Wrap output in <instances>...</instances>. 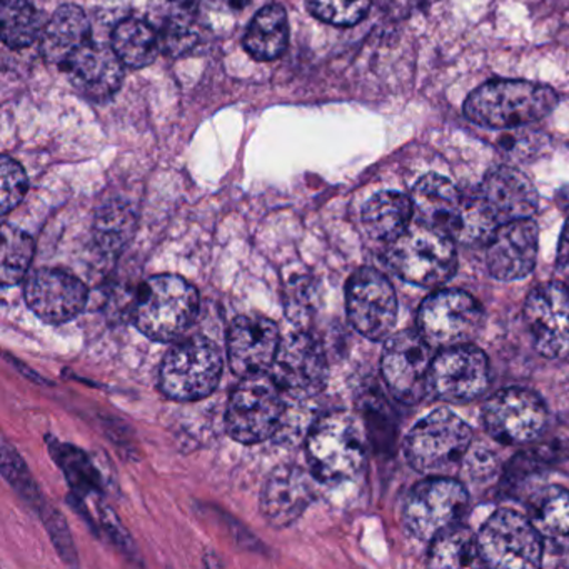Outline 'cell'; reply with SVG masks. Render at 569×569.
<instances>
[{
  "label": "cell",
  "instance_id": "obj_1",
  "mask_svg": "<svg viewBox=\"0 0 569 569\" xmlns=\"http://www.w3.org/2000/svg\"><path fill=\"white\" fill-rule=\"evenodd\" d=\"M558 106V96L548 86L528 81H492L469 94L465 114L472 124L486 129H518L541 121Z\"/></svg>",
  "mask_w": 569,
  "mask_h": 569
},
{
  "label": "cell",
  "instance_id": "obj_2",
  "mask_svg": "<svg viewBox=\"0 0 569 569\" xmlns=\"http://www.w3.org/2000/svg\"><path fill=\"white\" fill-rule=\"evenodd\" d=\"M198 311L194 286L179 276H154L139 289L134 322L152 341L171 342L191 328Z\"/></svg>",
  "mask_w": 569,
  "mask_h": 569
},
{
  "label": "cell",
  "instance_id": "obj_3",
  "mask_svg": "<svg viewBox=\"0 0 569 569\" xmlns=\"http://www.w3.org/2000/svg\"><path fill=\"white\" fill-rule=\"evenodd\" d=\"M368 441L361 422L345 411L322 416L308 436V461L322 482L355 478L366 461Z\"/></svg>",
  "mask_w": 569,
  "mask_h": 569
},
{
  "label": "cell",
  "instance_id": "obj_4",
  "mask_svg": "<svg viewBox=\"0 0 569 569\" xmlns=\"http://www.w3.org/2000/svg\"><path fill=\"white\" fill-rule=\"evenodd\" d=\"M471 442L472 431L465 419L448 409H438L419 419L406 436L405 455L421 475L451 476Z\"/></svg>",
  "mask_w": 569,
  "mask_h": 569
},
{
  "label": "cell",
  "instance_id": "obj_5",
  "mask_svg": "<svg viewBox=\"0 0 569 569\" xmlns=\"http://www.w3.org/2000/svg\"><path fill=\"white\" fill-rule=\"evenodd\" d=\"M388 262L402 281L421 288H438L448 282L458 268L455 239L419 222L389 242Z\"/></svg>",
  "mask_w": 569,
  "mask_h": 569
},
{
  "label": "cell",
  "instance_id": "obj_6",
  "mask_svg": "<svg viewBox=\"0 0 569 569\" xmlns=\"http://www.w3.org/2000/svg\"><path fill=\"white\" fill-rule=\"evenodd\" d=\"M282 396L278 382L266 372L244 378L229 401V435L242 445H258L274 436L284 415Z\"/></svg>",
  "mask_w": 569,
  "mask_h": 569
},
{
  "label": "cell",
  "instance_id": "obj_7",
  "mask_svg": "<svg viewBox=\"0 0 569 569\" xmlns=\"http://www.w3.org/2000/svg\"><path fill=\"white\" fill-rule=\"evenodd\" d=\"M222 356L206 338L179 342L161 366V389L174 401L208 398L221 381Z\"/></svg>",
  "mask_w": 569,
  "mask_h": 569
},
{
  "label": "cell",
  "instance_id": "obj_8",
  "mask_svg": "<svg viewBox=\"0 0 569 569\" xmlns=\"http://www.w3.org/2000/svg\"><path fill=\"white\" fill-rule=\"evenodd\" d=\"M482 565L491 568H538L542 561V538L531 519L512 509H498L478 535Z\"/></svg>",
  "mask_w": 569,
  "mask_h": 569
},
{
  "label": "cell",
  "instance_id": "obj_9",
  "mask_svg": "<svg viewBox=\"0 0 569 569\" xmlns=\"http://www.w3.org/2000/svg\"><path fill=\"white\" fill-rule=\"evenodd\" d=\"M481 305L468 292L442 289L425 299L418 312V329L422 338L441 349L471 345L482 328Z\"/></svg>",
  "mask_w": 569,
  "mask_h": 569
},
{
  "label": "cell",
  "instance_id": "obj_10",
  "mask_svg": "<svg viewBox=\"0 0 569 569\" xmlns=\"http://www.w3.org/2000/svg\"><path fill=\"white\" fill-rule=\"evenodd\" d=\"M468 506V491L449 476H429L409 492L402 521L409 535L432 541L439 532L458 525Z\"/></svg>",
  "mask_w": 569,
  "mask_h": 569
},
{
  "label": "cell",
  "instance_id": "obj_11",
  "mask_svg": "<svg viewBox=\"0 0 569 569\" xmlns=\"http://www.w3.org/2000/svg\"><path fill=\"white\" fill-rule=\"evenodd\" d=\"M435 348L421 332L402 331L386 342L381 372L391 395L402 405H418L431 391Z\"/></svg>",
  "mask_w": 569,
  "mask_h": 569
},
{
  "label": "cell",
  "instance_id": "obj_12",
  "mask_svg": "<svg viewBox=\"0 0 569 569\" xmlns=\"http://www.w3.org/2000/svg\"><path fill=\"white\" fill-rule=\"evenodd\" d=\"M548 408L536 392L508 388L496 392L482 409L486 431L502 445H529L548 429Z\"/></svg>",
  "mask_w": 569,
  "mask_h": 569
},
{
  "label": "cell",
  "instance_id": "obj_13",
  "mask_svg": "<svg viewBox=\"0 0 569 569\" xmlns=\"http://www.w3.org/2000/svg\"><path fill=\"white\" fill-rule=\"evenodd\" d=\"M346 309L356 331L371 341L389 338L398 319V298L386 276L362 268L349 279Z\"/></svg>",
  "mask_w": 569,
  "mask_h": 569
},
{
  "label": "cell",
  "instance_id": "obj_14",
  "mask_svg": "<svg viewBox=\"0 0 569 569\" xmlns=\"http://www.w3.org/2000/svg\"><path fill=\"white\" fill-rule=\"evenodd\" d=\"M525 322L539 355L549 359L568 358V282L551 281L532 289L525 302Z\"/></svg>",
  "mask_w": 569,
  "mask_h": 569
},
{
  "label": "cell",
  "instance_id": "obj_15",
  "mask_svg": "<svg viewBox=\"0 0 569 569\" xmlns=\"http://www.w3.org/2000/svg\"><path fill=\"white\" fill-rule=\"evenodd\" d=\"M489 379L488 358L472 345L441 349L432 362L431 391L452 405H465L485 395Z\"/></svg>",
  "mask_w": 569,
  "mask_h": 569
},
{
  "label": "cell",
  "instance_id": "obj_16",
  "mask_svg": "<svg viewBox=\"0 0 569 569\" xmlns=\"http://www.w3.org/2000/svg\"><path fill=\"white\" fill-rule=\"evenodd\" d=\"M328 365L321 345L308 332L289 335L279 346L272 378L282 392L295 398L318 395L326 385Z\"/></svg>",
  "mask_w": 569,
  "mask_h": 569
},
{
  "label": "cell",
  "instance_id": "obj_17",
  "mask_svg": "<svg viewBox=\"0 0 569 569\" xmlns=\"http://www.w3.org/2000/svg\"><path fill=\"white\" fill-rule=\"evenodd\" d=\"M31 311L48 325H64L84 311L88 288L81 279L62 269H38L26 286Z\"/></svg>",
  "mask_w": 569,
  "mask_h": 569
},
{
  "label": "cell",
  "instance_id": "obj_18",
  "mask_svg": "<svg viewBox=\"0 0 569 569\" xmlns=\"http://www.w3.org/2000/svg\"><path fill=\"white\" fill-rule=\"evenodd\" d=\"M538 226L531 219L498 226L488 241L486 264L498 281H518L535 269L539 244Z\"/></svg>",
  "mask_w": 569,
  "mask_h": 569
},
{
  "label": "cell",
  "instance_id": "obj_19",
  "mask_svg": "<svg viewBox=\"0 0 569 569\" xmlns=\"http://www.w3.org/2000/svg\"><path fill=\"white\" fill-rule=\"evenodd\" d=\"M281 346L278 326L261 316H241L228 332V359L241 378L262 375L274 365Z\"/></svg>",
  "mask_w": 569,
  "mask_h": 569
},
{
  "label": "cell",
  "instance_id": "obj_20",
  "mask_svg": "<svg viewBox=\"0 0 569 569\" xmlns=\"http://www.w3.org/2000/svg\"><path fill=\"white\" fill-rule=\"evenodd\" d=\"M476 192L499 226L531 219L538 209L535 186L522 172L506 166L489 172Z\"/></svg>",
  "mask_w": 569,
  "mask_h": 569
},
{
  "label": "cell",
  "instance_id": "obj_21",
  "mask_svg": "<svg viewBox=\"0 0 569 569\" xmlns=\"http://www.w3.org/2000/svg\"><path fill=\"white\" fill-rule=\"evenodd\" d=\"M315 499L308 472L298 466H281L266 481L261 495L264 518L276 528L292 525Z\"/></svg>",
  "mask_w": 569,
  "mask_h": 569
},
{
  "label": "cell",
  "instance_id": "obj_22",
  "mask_svg": "<svg viewBox=\"0 0 569 569\" xmlns=\"http://www.w3.org/2000/svg\"><path fill=\"white\" fill-rule=\"evenodd\" d=\"M122 66L114 49L92 41L72 59L64 72L82 96L94 101H106L121 88L124 79Z\"/></svg>",
  "mask_w": 569,
  "mask_h": 569
},
{
  "label": "cell",
  "instance_id": "obj_23",
  "mask_svg": "<svg viewBox=\"0 0 569 569\" xmlns=\"http://www.w3.org/2000/svg\"><path fill=\"white\" fill-rule=\"evenodd\" d=\"M41 42L49 64L66 71L72 59L92 42L88 16L78 6H62L42 31Z\"/></svg>",
  "mask_w": 569,
  "mask_h": 569
},
{
  "label": "cell",
  "instance_id": "obj_24",
  "mask_svg": "<svg viewBox=\"0 0 569 569\" xmlns=\"http://www.w3.org/2000/svg\"><path fill=\"white\" fill-rule=\"evenodd\" d=\"M201 0H151L149 19L159 36L162 51L181 58L198 44L196 16Z\"/></svg>",
  "mask_w": 569,
  "mask_h": 569
},
{
  "label": "cell",
  "instance_id": "obj_25",
  "mask_svg": "<svg viewBox=\"0 0 569 569\" xmlns=\"http://www.w3.org/2000/svg\"><path fill=\"white\" fill-rule=\"evenodd\" d=\"M415 216L421 224L451 236L465 206V196L441 176L429 174L412 189Z\"/></svg>",
  "mask_w": 569,
  "mask_h": 569
},
{
  "label": "cell",
  "instance_id": "obj_26",
  "mask_svg": "<svg viewBox=\"0 0 569 569\" xmlns=\"http://www.w3.org/2000/svg\"><path fill=\"white\" fill-rule=\"evenodd\" d=\"M412 216L411 198L399 192H379L362 209V224L371 238L392 242L408 231Z\"/></svg>",
  "mask_w": 569,
  "mask_h": 569
},
{
  "label": "cell",
  "instance_id": "obj_27",
  "mask_svg": "<svg viewBox=\"0 0 569 569\" xmlns=\"http://www.w3.org/2000/svg\"><path fill=\"white\" fill-rule=\"evenodd\" d=\"M529 519L542 541L569 549V489L552 486L536 492L529 502Z\"/></svg>",
  "mask_w": 569,
  "mask_h": 569
},
{
  "label": "cell",
  "instance_id": "obj_28",
  "mask_svg": "<svg viewBox=\"0 0 569 569\" xmlns=\"http://www.w3.org/2000/svg\"><path fill=\"white\" fill-rule=\"evenodd\" d=\"M289 22L284 8L266 6L252 19L244 36V48L258 61H274L288 48Z\"/></svg>",
  "mask_w": 569,
  "mask_h": 569
},
{
  "label": "cell",
  "instance_id": "obj_29",
  "mask_svg": "<svg viewBox=\"0 0 569 569\" xmlns=\"http://www.w3.org/2000/svg\"><path fill=\"white\" fill-rule=\"evenodd\" d=\"M111 48L122 64L142 69L156 61L161 44L154 26L139 19H126L112 32Z\"/></svg>",
  "mask_w": 569,
  "mask_h": 569
},
{
  "label": "cell",
  "instance_id": "obj_30",
  "mask_svg": "<svg viewBox=\"0 0 569 569\" xmlns=\"http://www.w3.org/2000/svg\"><path fill=\"white\" fill-rule=\"evenodd\" d=\"M476 561H481L478 536L459 522L431 541L428 562L432 568H471Z\"/></svg>",
  "mask_w": 569,
  "mask_h": 569
},
{
  "label": "cell",
  "instance_id": "obj_31",
  "mask_svg": "<svg viewBox=\"0 0 569 569\" xmlns=\"http://www.w3.org/2000/svg\"><path fill=\"white\" fill-rule=\"evenodd\" d=\"M41 31H44L41 29V18L29 0L0 2V32L6 46L11 49L29 48Z\"/></svg>",
  "mask_w": 569,
  "mask_h": 569
},
{
  "label": "cell",
  "instance_id": "obj_32",
  "mask_svg": "<svg viewBox=\"0 0 569 569\" xmlns=\"http://www.w3.org/2000/svg\"><path fill=\"white\" fill-rule=\"evenodd\" d=\"M34 258V241L28 232L11 224L2 226V249H0V278L2 284L14 286L28 274Z\"/></svg>",
  "mask_w": 569,
  "mask_h": 569
},
{
  "label": "cell",
  "instance_id": "obj_33",
  "mask_svg": "<svg viewBox=\"0 0 569 569\" xmlns=\"http://www.w3.org/2000/svg\"><path fill=\"white\" fill-rule=\"evenodd\" d=\"M136 214L131 204L111 201L96 216L94 232L106 251H119L134 234Z\"/></svg>",
  "mask_w": 569,
  "mask_h": 569
},
{
  "label": "cell",
  "instance_id": "obj_34",
  "mask_svg": "<svg viewBox=\"0 0 569 569\" xmlns=\"http://www.w3.org/2000/svg\"><path fill=\"white\" fill-rule=\"evenodd\" d=\"M372 0H308V9L326 24L349 28L361 22L371 9Z\"/></svg>",
  "mask_w": 569,
  "mask_h": 569
},
{
  "label": "cell",
  "instance_id": "obj_35",
  "mask_svg": "<svg viewBox=\"0 0 569 569\" xmlns=\"http://www.w3.org/2000/svg\"><path fill=\"white\" fill-rule=\"evenodd\" d=\"M29 181L24 169L14 159L4 156L0 162V209L2 214H9L21 204L28 194Z\"/></svg>",
  "mask_w": 569,
  "mask_h": 569
},
{
  "label": "cell",
  "instance_id": "obj_36",
  "mask_svg": "<svg viewBox=\"0 0 569 569\" xmlns=\"http://www.w3.org/2000/svg\"><path fill=\"white\" fill-rule=\"evenodd\" d=\"M556 269L561 276V281L569 282V219L562 228L561 238H559Z\"/></svg>",
  "mask_w": 569,
  "mask_h": 569
},
{
  "label": "cell",
  "instance_id": "obj_37",
  "mask_svg": "<svg viewBox=\"0 0 569 569\" xmlns=\"http://www.w3.org/2000/svg\"><path fill=\"white\" fill-rule=\"evenodd\" d=\"M381 2L389 14L398 16V18H406V16H409L411 12H415L416 9H419L422 0H381Z\"/></svg>",
  "mask_w": 569,
  "mask_h": 569
},
{
  "label": "cell",
  "instance_id": "obj_38",
  "mask_svg": "<svg viewBox=\"0 0 569 569\" xmlns=\"http://www.w3.org/2000/svg\"><path fill=\"white\" fill-rule=\"evenodd\" d=\"M206 2L219 11H241L249 4V0H206Z\"/></svg>",
  "mask_w": 569,
  "mask_h": 569
},
{
  "label": "cell",
  "instance_id": "obj_39",
  "mask_svg": "<svg viewBox=\"0 0 569 569\" xmlns=\"http://www.w3.org/2000/svg\"><path fill=\"white\" fill-rule=\"evenodd\" d=\"M558 202L566 212H569V186L559 192Z\"/></svg>",
  "mask_w": 569,
  "mask_h": 569
}]
</instances>
